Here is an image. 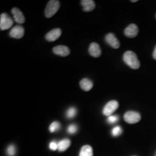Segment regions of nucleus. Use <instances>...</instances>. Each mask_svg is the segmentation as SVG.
Listing matches in <instances>:
<instances>
[{
    "instance_id": "nucleus-23",
    "label": "nucleus",
    "mask_w": 156,
    "mask_h": 156,
    "mask_svg": "<svg viewBox=\"0 0 156 156\" xmlns=\"http://www.w3.org/2000/svg\"><path fill=\"white\" fill-rule=\"evenodd\" d=\"M49 148L50 150L55 151L58 149V144L55 142V141L51 142L49 144Z\"/></svg>"
},
{
    "instance_id": "nucleus-10",
    "label": "nucleus",
    "mask_w": 156,
    "mask_h": 156,
    "mask_svg": "<svg viewBox=\"0 0 156 156\" xmlns=\"http://www.w3.org/2000/svg\"><path fill=\"white\" fill-rule=\"evenodd\" d=\"M53 53L56 55L66 57L70 53L69 49L64 45H58L53 49Z\"/></svg>"
},
{
    "instance_id": "nucleus-19",
    "label": "nucleus",
    "mask_w": 156,
    "mask_h": 156,
    "mask_svg": "<svg viewBox=\"0 0 156 156\" xmlns=\"http://www.w3.org/2000/svg\"><path fill=\"white\" fill-rule=\"evenodd\" d=\"M6 153L9 156H14L16 153V149L15 146L13 145H10L6 149Z\"/></svg>"
},
{
    "instance_id": "nucleus-12",
    "label": "nucleus",
    "mask_w": 156,
    "mask_h": 156,
    "mask_svg": "<svg viewBox=\"0 0 156 156\" xmlns=\"http://www.w3.org/2000/svg\"><path fill=\"white\" fill-rule=\"evenodd\" d=\"M89 52L91 56L95 58L99 57L101 55L100 47L97 43L95 42H93L90 45Z\"/></svg>"
},
{
    "instance_id": "nucleus-17",
    "label": "nucleus",
    "mask_w": 156,
    "mask_h": 156,
    "mask_svg": "<svg viewBox=\"0 0 156 156\" xmlns=\"http://www.w3.org/2000/svg\"><path fill=\"white\" fill-rule=\"evenodd\" d=\"M76 113H77V109L74 107H71L67 110L66 116L68 119H73V117H75V116L76 115Z\"/></svg>"
},
{
    "instance_id": "nucleus-16",
    "label": "nucleus",
    "mask_w": 156,
    "mask_h": 156,
    "mask_svg": "<svg viewBox=\"0 0 156 156\" xmlns=\"http://www.w3.org/2000/svg\"><path fill=\"white\" fill-rule=\"evenodd\" d=\"M79 156H93V148L89 145L83 146L80 151Z\"/></svg>"
},
{
    "instance_id": "nucleus-14",
    "label": "nucleus",
    "mask_w": 156,
    "mask_h": 156,
    "mask_svg": "<svg viewBox=\"0 0 156 156\" xmlns=\"http://www.w3.org/2000/svg\"><path fill=\"white\" fill-rule=\"evenodd\" d=\"M80 87L85 91H89L93 87V83L88 78H84L80 82Z\"/></svg>"
},
{
    "instance_id": "nucleus-8",
    "label": "nucleus",
    "mask_w": 156,
    "mask_h": 156,
    "mask_svg": "<svg viewBox=\"0 0 156 156\" xmlns=\"http://www.w3.org/2000/svg\"><path fill=\"white\" fill-rule=\"evenodd\" d=\"M105 41L114 49H118L120 46L119 40L113 34H108L105 36Z\"/></svg>"
},
{
    "instance_id": "nucleus-20",
    "label": "nucleus",
    "mask_w": 156,
    "mask_h": 156,
    "mask_svg": "<svg viewBox=\"0 0 156 156\" xmlns=\"http://www.w3.org/2000/svg\"><path fill=\"white\" fill-rule=\"evenodd\" d=\"M123 133L122 128H121L120 126H116L114 128L112 129V134L113 136H118L120 135Z\"/></svg>"
},
{
    "instance_id": "nucleus-9",
    "label": "nucleus",
    "mask_w": 156,
    "mask_h": 156,
    "mask_svg": "<svg viewBox=\"0 0 156 156\" xmlns=\"http://www.w3.org/2000/svg\"><path fill=\"white\" fill-rule=\"evenodd\" d=\"M62 30L60 28H55L46 34V39L49 42H53L58 39L62 35Z\"/></svg>"
},
{
    "instance_id": "nucleus-21",
    "label": "nucleus",
    "mask_w": 156,
    "mask_h": 156,
    "mask_svg": "<svg viewBox=\"0 0 156 156\" xmlns=\"http://www.w3.org/2000/svg\"><path fill=\"white\" fill-rule=\"evenodd\" d=\"M78 131V126L75 124H70L67 128V132L70 134H75Z\"/></svg>"
},
{
    "instance_id": "nucleus-5",
    "label": "nucleus",
    "mask_w": 156,
    "mask_h": 156,
    "mask_svg": "<svg viewBox=\"0 0 156 156\" xmlns=\"http://www.w3.org/2000/svg\"><path fill=\"white\" fill-rule=\"evenodd\" d=\"M141 119L140 113L137 112H127L124 116V120L129 124H135L139 122Z\"/></svg>"
},
{
    "instance_id": "nucleus-1",
    "label": "nucleus",
    "mask_w": 156,
    "mask_h": 156,
    "mask_svg": "<svg viewBox=\"0 0 156 156\" xmlns=\"http://www.w3.org/2000/svg\"><path fill=\"white\" fill-rule=\"evenodd\" d=\"M123 60L129 67L134 69L140 67V62L136 54L132 51H127L123 55Z\"/></svg>"
},
{
    "instance_id": "nucleus-2",
    "label": "nucleus",
    "mask_w": 156,
    "mask_h": 156,
    "mask_svg": "<svg viewBox=\"0 0 156 156\" xmlns=\"http://www.w3.org/2000/svg\"><path fill=\"white\" fill-rule=\"evenodd\" d=\"M60 6V4L59 1H57V0L49 1L45 8V16L47 18H50L53 16L57 13V12L58 11Z\"/></svg>"
},
{
    "instance_id": "nucleus-13",
    "label": "nucleus",
    "mask_w": 156,
    "mask_h": 156,
    "mask_svg": "<svg viewBox=\"0 0 156 156\" xmlns=\"http://www.w3.org/2000/svg\"><path fill=\"white\" fill-rule=\"evenodd\" d=\"M84 12H91L95 8V4L93 0H82L80 1Z\"/></svg>"
},
{
    "instance_id": "nucleus-3",
    "label": "nucleus",
    "mask_w": 156,
    "mask_h": 156,
    "mask_svg": "<svg viewBox=\"0 0 156 156\" xmlns=\"http://www.w3.org/2000/svg\"><path fill=\"white\" fill-rule=\"evenodd\" d=\"M13 22L11 17L7 13H3L0 16V29L1 30H6L11 28Z\"/></svg>"
},
{
    "instance_id": "nucleus-15",
    "label": "nucleus",
    "mask_w": 156,
    "mask_h": 156,
    "mask_svg": "<svg viewBox=\"0 0 156 156\" xmlns=\"http://www.w3.org/2000/svg\"><path fill=\"white\" fill-rule=\"evenodd\" d=\"M58 144V151H64L71 145V140L69 139H64L60 140Z\"/></svg>"
},
{
    "instance_id": "nucleus-7",
    "label": "nucleus",
    "mask_w": 156,
    "mask_h": 156,
    "mask_svg": "<svg viewBox=\"0 0 156 156\" xmlns=\"http://www.w3.org/2000/svg\"><path fill=\"white\" fill-rule=\"evenodd\" d=\"M139 32L138 26L135 24H131L124 30V34L128 38H134L137 36Z\"/></svg>"
},
{
    "instance_id": "nucleus-22",
    "label": "nucleus",
    "mask_w": 156,
    "mask_h": 156,
    "mask_svg": "<svg viewBox=\"0 0 156 156\" xmlns=\"http://www.w3.org/2000/svg\"><path fill=\"white\" fill-rule=\"evenodd\" d=\"M119 117L117 115H111L108 117L107 121L110 124H114L116 123L119 120Z\"/></svg>"
},
{
    "instance_id": "nucleus-24",
    "label": "nucleus",
    "mask_w": 156,
    "mask_h": 156,
    "mask_svg": "<svg viewBox=\"0 0 156 156\" xmlns=\"http://www.w3.org/2000/svg\"><path fill=\"white\" fill-rule=\"evenodd\" d=\"M153 58L156 60V46L154 50V52H153Z\"/></svg>"
},
{
    "instance_id": "nucleus-6",
    "label": "nucleus",
    "mask_w": 156,
    "mask_h": 156,
    "mask_svg": "<svg viewBox=\"0 0 156 156\" xmlns=\"http://www.w3.org/2000/svg\"><path fill=\"white\" fill-rule=\"evenodd\" d=\"M24 29L22 26L17 25L12 28L9 35L12 38L15 39H20L24 36Z\"/></svg>"
},
{
    "instance_id": "nucleus-4",
    "label": "nucleus",
    "mask_w": 156,
    "mask_h": 156,
    "mask_svg": "<svg viewBox=\"0 0 156 156\" xmlns=\"http://www.w3.org/2000/svg\"><path fill=\"white\" fill-rule=\"evenodd\" d=\"M119 106V105L117 101H111L108 102L105 105V106H104L102 111V113L105 116H109L112 113H113L116 111Z\"/></svg>"
},
{
    "instance_id": "nucleus-18",
    "label": "nucleus",
    "mask_w": 156,
    "mask_h": 156,
    "mask_svg": "<svg viewBox=\"0 0 156 156\" xmlns=\"http://www.w3.org/2000/svg\"><path fill=\"white\" fill-rule=\"evenodd\" d=\"M60 127H61V125H60L59 122H54L50 124L49 129V131L50 133H55L57 131L59 130L60 128Z\"/></svg>"
},
{
    "instance_id": "nucleus-11",
    "label": "nucleus",
    "mask_w": 156,
    "mask_h": 156,
    "mask_svg": "<svg viewBox=\"0 0 156 156\" xmlns=\"http://www.w3.org/2000/svg\"><path fill=\"white\" fill-rule=\"evenodd\" d=\"M12 13L16 22L19 24H23L25 22L26 19L22 12L17 8H13L12 9Z\"/></svg>"
},
{
    "instance_id": "nucleus-25",
    "label": "nucleus",
    "mask_w": 156,
    "mask_h": 156,
    "mask_svg": "<svg viewBox=\"0 0 156 156\" xmlns=\"http://www.w3.org/2000/svg\"><path fill=\"white\" fill-rule=\"evenodd\" d=\"M138 1H136V0H135V1H131V2H137Z\"/></svg>"
}]
</instances>
